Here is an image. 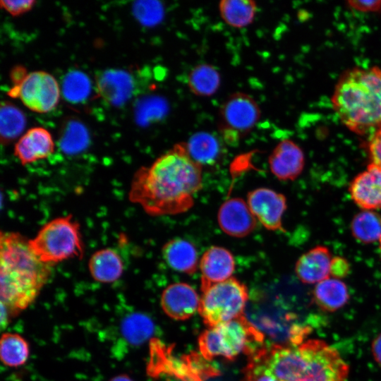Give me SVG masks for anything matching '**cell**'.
Instances as JSON below:
<instances>
[{
    "label": "cell",
    "instance_id": "1",
    "mask_svg": "<svg viewBox=\"0 0 381 381\" xmlns=\"http://www.w3.org/2000/svg\"><path fill=\"white\" fill-rule=\"evenodd\" d=\"M202 187V166L181 143L135 171L128 199L153 217L178 214L193 207L194 195Z\"/></svg>",
    "mask_w": 381,
    "mask_h": 381
},
{
    "label": "cell",
    "instance_id": "2",
    "mask_svg": "<svg viewBox=\"0 0 381 381\" xmlns=\"http://www.w3.org/2000/svg\"><path fill=\"white\" fill-rule=\"evenodd\" d=\"M28 241L19 232L1 231L0 299L6 322L36 300L52 274V266L35 255Z\"/></svg>",
    "mask_w": 381,
    "mask_h": 381
},
{
    "label": "cell",
    "instance_id": "3",
    "mask_svg": "<svg viewBox=\"0 0 381 381\" xmlns=\"http://www.w3.org/2000/svg\"><path fill=\"white\" fill-rule=\"evenodd\" d=\"M263 358L279 381H346L349 368L339 352L320 339L263 348Z\"/></svg>",
    "mask_w": 381,
    "mask_h": 381
},
{
    "label": "cell",
    "instance_id": "4",
    "mask_svg": "<svg viewBox=\"0 0 381 381\" xmlns=\"http://www.w3.org/2000/svg\"><path fill=\"white\" fill-rule=\"evenodd\" d=\"M334 110L350 131L364 134L381 126V68H355L337 83L332 97Z\"/></svg>",
    "mask_w": 381,
    "mask_h": 381
},
{
    "label": "cell",
    "instance_id": "5",
    "mask_svg": "<svg viewBox=\"0 0 381 381\" xmlns=\"http://www.w3.org/2000/svg\"><path fill=\"white\" fill-rule=\"evenodd\" d=\"M263 334L244 315L209 327L198 338L202 356L210 360L222 356L233 360L241 353L248 356L262 348Z\"/></svg>",
    "mask_w": 381,
    "mask_h": 381
},
{
    "label": "cell",
    "instance_id": "6",
    "mask_svg": "<svg viewBox=\"0 0 381 381\" xmlns=\"http://www.w3.org/2000/svg\"><path fill=\"white\" fill-rule=\"evenodd\" d=\"M28 245L41 262L50 266L70 258L82 259L84 255L80 226L72 214L47 222L29 239Z\"/></svg>",
    "mask_w": 381,
    "mask_h": 381
},
{
    "label": "cell",
    "instance_id": "7",
    "mask_svg": "<svg viewBox=\"0 0 381 381\" xmlns=\"http://www.w3.org/2000/svg\"><path fill=\"white\" fill-rule=\"evenodd\" d=\"M198 311L209 327L243 315L248 291L238 279L231 277L224 282L201 287Z\"/></svg>",
    "mask_w": 381,
    "mask_h": 381
},
{
    "label": "cell",
    "instance_id": "8",
    "mask_svg": "<svg viewBox=\"0 0 381 381\" xmlns=\"http://www.w3.org/2000/svg\"><path fill=\"white\" fill-rule=\"evenodd\" d=\"M261 111L249 95L237 92L229 95L219 111V131L224 142L236 146L258 122Z\"/></svg>",
    "mask_w": 381,
    "mask_h": 381
},
{
    "label": "cell",
    "instance_id": "9",
    "mask_svg": "<svg viewBox=\"0 0 381 381\" xmlns=\"http://www.w3.org/2000/svg\"><path fill=\"white\" fill-rule=\"evenodd\" d=\"M9 95L19 97L32 111L46 113L56 106L60 89L52 75L37 71L26 74L19 83L11 89Z\"/></svg>",
    "mask_w": 381,
    "mask_h": 381
},
{
    "label": "cell",
    "instance_id": "10",
    "mask_svg": "<svg viewBox=\"0 0 381 381\" xmlns=\"http://www.w3.org/2000/svg\"><path fill=\"white\" fill-rule=\"evenodd\" d=\"M248 207L261 224L270 231H285L282 217L286 210V197L267 188H258L248 192Z\"/></svg>",
    "mask_w": 381,
    "mask_h": 381
},
{
    "label": "cell",
    "instance_id": "11",
    "mask_svg": "<svg viewBox=\"0 0 381 381\" xmlns=\"http://www.w3.org/2000/svg\"><path fill=\"white\" fill-rule=\"evenodd\" d=\"M217 220L219 227L225 234L236 238L248 236L257 224V219L248 203L240 198H232L224 201L219 209Z\"/></svg>",
    "mask_w": 381,
    "mask_h": 381
},
{
    "label": "cell",
    "instance_id": "12",
    "mask_svg": "<svg viewBox=\"0 0 381 381\" xmlns=\"http://www.w3.org/2000/svg\"><path fill=\"white\" fill-rule=\"evenodd\" d=\"M271 172L280 181H294L303 171L305 156L301 148L294 141H280L268 159Z\"/></svg>",
    "mask_w": 381,
    "mask_h": 381
},
{
    "label": "cell",
    "instance_id": "13",
    "mask_svg": "<svg viewBox=\"0 0 381 381\" xmlns=\"http://www.w3.org/2000/svg\"><path fill=\"white\" fill-rule=\"evenodd\" d=\"M96 83L99 95L114 106L123 104L135 94V78L125 70H104L97 74Z\"/></svg>",
    "mask_w": 381,
    "mask_h": 381
},
{
    "label": "cell",
    "instance_id": "14",
    "mask_svg": "<svg viewBox=\"0 0 381 381\" xmlns=\"http://www.w3.org/2000/svg\"><path fill=\"white\" fill-rule=\"evenodd\" d=\"M200 297L195 290L186 283L169 285L162 292L161 306L164 312L176 320H185L198 310Z\"/></svg>",
    "mask_w": 381,
    "mask_h": 381
},
{
    "label": "cell",
    "instance_id": "15",
    "mask_svg": "<svg viewBox=\"0 0 381 381\" xmlns=\"http://www.w3.org/2000/svg\"><path fill=\"white\" fill-rule=\"evenodd\" d=\"M349 193L353 202L364 210L381 209V167L373 163L351 181Z\"/></svg>",
    "mask_w": 381,
    "mask_h": 381
},
{
    "label": "cell",
    "instance_id": "16",
    "mask_svg": "<svg viewBox=\"0 0 381 381\" xmlns=\"http://www.w3.org/2000/svg\"><path fill=\"white\" fill-rule=\"evenodd\" d=\"M199 267L202 274L201 287H204L231 278L235 270V260L229 250L212 246L202 255Z\"/></svg>",
    "mask_w": 381,
    "mask_h": 381
},
{
    "label": "cell",
    "instance_id": "17",
    "mask_svg": "<svg viewBox=\"0 0 381 381\" xmlns=\"http://www.w3.org/2000/svg\"><path fill=\"white\" fill-rule=\"evenodd\" d=\"M54 150L50 133L44 128L29 129L14 146V155L22 165H26L49 157Z\"/></svg>",
    "mask_w": 381,
    "mask_h": 381
},
{
    "label": "cell",
    "instance_id": "18",
    "mask_svg": "<svg viewBox=\"0 0 381 381\" xmlns=\"http://www.w3.org/2000/svg\"><path fill=\"white\" fill-rule=\"evenodd\" d=\"M332 259L328 248L318 246L298 258L295 266L296 274L305 284L319 283L329 278Z\"/></svg>",
    "mask_w": 381,
    "mask_h": 381
},
{
    "label": "cell",
    "instance_id": "19",
    "mask_svg": "<svg viewBox=\"0 0 381 381\" xmlns=\"http://www.w3.org/2000/svg\"><path fill=\"white\" fill-rule=\"evenodd\" d=\"M88 270L95 281L111 284L121 278L124 271V264L116 250L104 248L92 255L88 261Z\"/></svg>",
    "mask_w": 381,
    "mask_h": 381
},
{
    "label": "cell",
    "instance_id": "20",
    "mask_svg": "<svg viewBox=\"0 0 381 381\" xmlns=\"http://www.w3.org/2000/svg\"><path fill=\"white\" fill-rule=\"evenodd\" d=\"M162 254L171 268L186 274L195 273L200 262L194 245L180 238L167 241L162 248Z\"/></svg>",
    "mask_w": 381,
    "mask_h": 381
},
{
    "label": "cell",
    "instance_id": "21",
    "mask_svg": "<svg viewBox=\"0 0 381 381\" xmlns=\"http://www.w3.org/2000/svg\"><path fill=\"white\" fill-rule=\"evenodd\" d=\"M313 298L322 310L334 312L347 303L349 294L346 285L341 279L328 278L316 284Z\"/></svg>",
    "mask_w": 381,
    "mask_h": 381
},
{
    "label": "cell",
    "instance_id": "22",
    "mask_svg": "<svg viewBox=\"0 0 381 381\" xmlns=\"http://www.w3.org/2000/svg\"><path fill=\"white\" fill-rule=\"evenodd\" d=\"M186 145L191 158L201 166L213 165L220 157V143L210 133L197 132L190 137Z\"/></svg>",
    "mask_w": 381,
    "mask_h": 381
},
{
    "label": "cell",
    "instance_id": "23",
    "mask_svg": "<svg viewBox=\"0 0 381 381\" xmlns=\"http://www.w3.org/2000/svg\"><path fill=\"white\" fill-rule=\"evenodd\" d=\"M187 83L190 91L195 95L210 97L218 90L221 77L214 66L206 63L199 64L190 71Z\"/></svg>",
    "mask_w": 381,
    "mask_h": 381
},
{
    "label": "cell",
    "instance_id": "24",
    "mask_svg": "<svg viewBox=\"0 0 381 381\" xmlns=\"http://www.w3.org/2000/svg\"><path fill=\"white\" fill-rule=\"evenodd\" d=\"M30 356L28 341L16 332H6L0 339V358L6 367L18 368L23 365Z\"/></svg>",
    "mask_w": 381,
    "mask_h": 381
},
{
    "label": "cell",
    "instance_id": "25",
    "mask_svg": "<svg viewBox=\"0 0 381 381\" xmlns=\"http://www.w3.org/2000/svg\"><path fill=\"white\" fill-rule=\"evenodd\" d=\"M219 11L227 25L242 28L253 23L257 4L251 0H222L219 4Z\"/></svg>",
    "mask_w": 381,
    "mask_h": 381
},
{
    "label": "cell",
    "instance_id": "26",
    "mask_svg": "<svg viewBox=\"0 0 381 381\" xmlns=\"http://www.w3.org/2000/svg\"><path fill=\"white\" fill-rule=\"evenodd\" d=\"M90 142V135L85 126L80 121L68 119L62 126L59 145L67 154H76L85 150Z\"/></svg>",
    "mask_w": 381,
    "mask_h": 381
},
{
    "label": "cell",
    "instance_id": "27",
    "mask_svg": "<svg viewBox=\"0 0 381 381\" xmlns=\"http://www.w3.org/2000/svg\"><path fill=\"white\" fill-rule=\"evenodd\" d=\"M353 237L363 243H371L381 238V216L372 211L363 210L356 214L351 222Z\"/></svg>",
    "mask_w": 381,
    "mask_h": 381
},
{
    "label": "cell",
    "instance_id": "28",
    "mask_svg": "<svg viewBox=\"0 0 381 381\" xmlns=\"http://www.w3.org/2000/svg\"><path fill=\"white\" fill-rule=\"evenodd\" d=\"M26 123L23 113L16 106L2 102L0 109L1 141L7 144L18 137L23 131Z\"/></svg>",
    "mask_w": 381,
    "mask_h": 381
},
{
    "label": "cell",
    "instance_id": "29",
    "mask_svg": "<svg viewBox=\"0 0 381 381\" xmlns=\"http://www.w3.org/2000/svg\"><path fill=\"white\" fill-rule=\"evenodd\" d=\"M61 90L64 98L71 103L85 101L91 92V82L83 72L73 70L63 78Z\"/></svg>",
    "mask_w": 381,
    "mask_h": 381
},
{
    "label": "cell",
    "instance_id": "30",
    "mask_svg": "<svg viewBox=\"0 0 381 381\" xmlns=\"http://www.w3.org/2000/svg\"><path fill=\"white\" fill-rule=\"evenodd\" d=\"M154 324L152 320L140 313L128 317L123 324V332L127 339L133 344H140L153 333Z\"/></svg>",
    "mask_w": 381,
    "mask_h": 381
},
{
    "label": "cell",
    "instance_id": "31",
    "mask_svg": "<svg viewBox=\"0 0 381 381\" xmlns=\"http://www.w3.org/2000/svg\"><path fill=\"white\" fill-rule=\"evenodd\" d=\"M260 348L249 356V362L243 370L244 381H279L265 361Z\"/></svg>",
    "mask_w": 381,
    "mask_h": 381
},
{
    "label": "cell",
    "instance_id": "32",
    "mask_svg": "<svg viewBox=\"0 0 381 381\" xmlns=\"http://www.w3.org/2000/svg\"><path fill=\"white\" fill-rule=\"evenodd\" d=\"M132 11L136 19L143 25H154L163 17L162 5L157 1H138L133 4Z\"/></svg>",
    "mask_w": 381,
    "mask_h": 381
},
{
    "label": "cell",
    "instance_id": "33",
    "mask_svg": "<svg viewBox=\"0 0 381 381\" xmlns=\"http://www.w3.org/2000/svg\"><path fill=\"white\" fill-rule=\"evenodd\" d=\"M159 103L152 99H146L139 102L135 108L136 121L140 124H145L151 117L157 114Z\"/></svg>",
    "mask_w": 381,
    "mask_h": 381
},
{
    "label": "cell",
    "instance_id": "34",
    "mask_svg": "<svg viewBox=\"0 0 381 381\" xmlns=\"http://www.w3.org/2000/svg\"><path fill=\"white\" fill-rule=\"evenodd\" d=\"M35 1H1V6L12 16H18L28 11L33 6Z\"/></svg>",
    "mask_w": 381,
    "mask_h": 381
},
{
    "label": "cell",
    "instance_id": "35",
    "mask_svg": "<svg viewBox=\"0 0 381 381\" xmlns=\"http://www.w3.org/2000/svg\"><path fill=\"white\" fill-rule=\"evenodd\" d=\"M368 149L372 163L381 167V126L374 132L371 137Z\"/></svg>",
    "mask_w": 381,
    "mask_h": 381
},
{
    "label": "cell",
    "instance_id": "36",
    "mask_svg": "<svg viewBox=\"0 0 381 381\" xmlns=\"http://www.w3.org/2000/svg\"><path fill=\"white\" fill-rule=\"evenodd\" d=\"M350 272V265L344 258L336 256L332 259L330 265V276L341 279L346 277Z\"/></svg>",
    "mask_w": 381,
    "mask_h": 381
},
{
    "label": "cell",
    "instance_id": "37",
    "mask_svg": "<svg viewBox=\"0 0 381 381\" xmlns=\"http://www.w3.org/2000/svg\"><path fill=\"white\" fill-rule=\"evenodd\" d=\"M349 6L360 12H377L381 10V1H349Z\"/></svg>",
    "mask_w": 381,
    "mask_h": 381
},
{
    "label": "cell",
    "instance_id": "38",
    "mask_svg": "<svg viewBox=\"0 0 381 381\" xmlns=\"http://www.w3.org/2000/svg\"><path fill=\"white\" fill-rule=\"evenodd\" d=\"M371 348L375 361L381 366V333L373 339Z\"/></svg>",
    "mask_w": 381,
    "mask_h": 381
},
{
    "label": "cell",
    "instance_id": "39",
    "mask_svg": "<svg viewBox=\"0 0 381 381\" xmlns=\"http://www.w3.org/2000/svg\"><path fill=\"white\" fill-rule=\"evenodd\" d=\"M109 381H135L127 374H119L111 377Z\"/></svg>",
    "mask_w": 381,
    "mask_h": 381
},
{
    "label": "cell",
    "instance_id": "40",
    "mask_svg": "<svg viewBox=\"0 0 381 381\" xmlns=\"http://www.w3.org/2000/svg\"><path fill=\"white\" fill-rule=\"evenodd\" d=\"M380 250H381V238L380 240Z\"/></svg>",
    "mask_w": 381,
    "mask_h": 381
}]
</instances>
